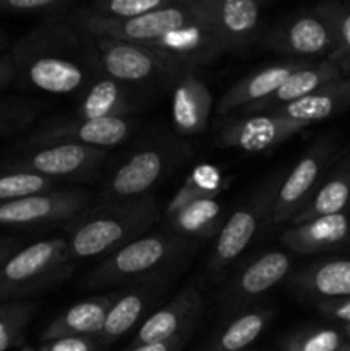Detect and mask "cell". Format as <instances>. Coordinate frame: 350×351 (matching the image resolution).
Returning a JSON list of instances; mask_svg holds the SVG:
<instances>
[{"label": "cell", "instance_id": "1", "mask_svg": "<svg viewBox=\"0 0 350 351\" xmlns=\"http://www.w3.org/2000/svg\"><path fill=\"white\" fill-rule=\"evenodd\" d=\"M16 82L27 91L81 96L102 75L95 38L67 14L34 24L10 48Z\"/></svg>", "mask_w": 350, "mask_h": 351}, {"label": "cell", "instance_id": "2", "mask_svg": "<svg viewBox=\"0 0 350 351\" xmlns=\"http://www.w3.org/2000/svg\"><path fill=\"white\" fill-rule=\"evenodd\" d=\"M160 219V206L153 195L134 201L100 204L72 221L67 239L74 261L108 257L127 243L146 235Z\"/></svg>", "mask_w": 350, "mask_h": 351}, {"label": "cell", "instance_id": "3", "mask_svg": "<svg viewBox=\"0 0 350 351\" xmlns=\"http://www.w3.org/2000/svg\"><path fill=\"white\" fill-rule=\"evenodd\" d=\"M194 242L172 232L146 233L102 261L84 280L86 288L129 287L161 278Z\"/></svg>", "mask_w": 350, "mask_h": 351}, {"label": "cell", "instance_id": "4", "mask_svg": "<svg viewBox=\"0 0 350 351\" xmlns=\"http://www.w3.org/2000/svg\"><path fill=\"white\" fill-rule=\"evenodd\" d=\"M74 263L65 237L23 247L0 267V302L26 300L50 290L72 273Z\"/></svg>", "mask_w": 350, "mask_h": 351}, {"label": "cell", "instance_id": "5", "mask_svg": "<svg viewBox=\"0 0 350 351\" xmlns=\"http://www.w3.org/2000/svg\"><path fill=\"white\" fill-rule=\"evenodd\" d=\"M95 45L102 74L141 89L150 96L154 91L172 89L180 75L189 71V67L146 45L110 38H95Z\"/></svg>", "mask_w": 350, "mask_h": 351}, {"label": "cell", "instance_id": "6", "mask_svg": "<svg viewBox=\"0 0 350 351\" xmlns=\"http://www.w3.org/2000/svg\"><path fill=\"white\" fill-rule=\"evenodd\" d=\"M259 43L290 62L328 60L336 48V31L323 3L280 17L263 31Z\"/></svg>", "mask_w": 350, "mask_h": 351}, {"label": "cell", "instance_id": "7", "mask_svg": "<svg viewBox=\"0 0 350 351\" xmlns=\"http://www.w3.org/2000/svg\"><path fill=\"white\" fill-rule=\"evenodd\" d=\"M189 147L178 141H160L148 144L112 171L102 192V204L134 201L150 195L154 185L160 184L189 154Z\"/></svg>", "mask_w": 350, "mask_h": 351}, {"label": "cell", "instance_id": "8", "mask_svg": "<svg viewBox=\"0 0 350 351\" xmlns=\"http://www.w3.org/2000/svg\"><path fill=\"white\" fill-rule=\"evenodd\" d=\"M199 16L201 14L196 7V0H175L172 5L165 9L126 21L103 19L89 12L84 5L75 7L69 12V17L91 36L148 45V47L170 31L180 29L194 23L196 19H199Z\"/></svg>", "mask_w": 350, "mask_h": 351}, {"label": "cell", "instance_id": "9", "mask_svg": "<svg viewBox=\"0 0 350 351\" xmlns=\"http://www.w3.org/2000/svg\"><path fill=\"white\" fill-rule=\"evenodd\" d=\"M283 178L273 175L257 187V191L235 209L222 225L213 252L209 256V271L215 274L229 267L249 247L263 223L271 221V209L278 187Z\"/></svg>", "mask_w": 350, "mask_h": 351}, {"label": "cell", "instance_id": "10", "mask_svg": "<svg viewBox=\"0 0 350 351\" xmlns=\"http://www.w3.org/2000/svg\"><path fill=\"white\" fill-rule=\"evenodd\" d=\"M108 149L81 144H55L19 151L0 165L5 171H27L51 180H86L102 168Z\"/></svg>", "mask_w": 350, "mask_h": 351}, {"label": "cell", "instance_id": "11", "mask_svg": "<svg viewBox=\"0 0 350 351\" xmlns=\"http://www.w3.org/2000/svg\"><path fill=\"white\" fill-rule=\"evenodd\" d=\"M137 122L132 119H103L84 120L78 117H60L41 122L36 129L31 130L26 139L19 144V151L36 149V147L55 146V144H81V146L108 147L126 143Z\"/></svg>", "mask_w": 350, "mask_h": 351}, {"label": "cell", "instance_id": "12", "mask_svg": "<svg viewBox=\"0 0 350 351\" xmlns=\"http://www.w3.org/2000/svg\"><path fill=\"white\" fill-rule=\"evenodd\" d=\"M335 149V139L331 136H323L302 154L278 187L277 199L271 209V225L280 226L292 221L304 209L326 177Z\"/></svg>", "mask_w": 350, "mask_h": 351}, {"label": "cell", "instance_id": "13", "mask_svg": "<svg viewBox=\"0 0 350 351\" xmlns=\"http://www.w3.org/2000/svg\"><path fill=\"white\" fill-rule=\"evenodd\" d=\"M91 194L84 189H51L41 194L27 195L0 204V226L7 228H36L62 221H74L88 211Z\"/></svg>", "mask_w": 350, "mask_h": 351}, {"label": "cell", "instance_id": "14", "mask_svg": "<svg viewBox=\"0 0 350 351\" xmlns=\"http://www.w3.org/2000/svg\"><path fill=\"white\" fill-rule=\"evenodd\" d=\"M196 5L220 38L225 53H244L264 31L261 0H196Z\"/></svg>", "mask_w": 350, "mask_h": 351}, {"label": "cell", "instance_id": "15", "mask_svg": "<svg viewBox=\"0 0 350 351\" xmlns=\"http://www.w3.org/2000/svg\"><path fill=\"white\" fill-rule=\"evenodd\" d=\"M304 129L305 125L302 123L292 122L273 113L239 117L220 125L215 144L222 149L266 153L297 136Z\"/></svg>", "mask_w": 350, "mask_h": 351}, {"label": "cell", "instance_id": "16", "mask_svg": "<svg viewBox=\"0 0 350 351\" xmlns=\"http://www.w3.org/2000/svg\"><path fill=\"white\" fill-rule=\"evenodd\" d=\"M202 311L201 291L187 287L178 291L168 304L154 311L139 326L130 345L167 341L182 335H191Z\"/></svg>", "mask_w": 350, "mask_h": 351}, {"label": "cell", "instance_id": "17", "mask_svg": "<svg viewBox=\"0 0 350 351\" xmlns=\"http://www.w3.org/2000/svg\"><path fill=\"white\" fill-rule=\"evenodd\" d=\"M148 93L102 74L78 98L75 115L84 120L129 119L148 99Z\"/></svg>", "mask_w": 350, "mask_h": 351}, {"label": "cell", "instance_id": "18", "mask_svg": "<svg viewBox=\"0 0 350 351\" xmlns=\"http://www.w3.org/2000/svg\"><path fill=\"white\" fill-rule=\"evenodd\" d=\"M150 47L168 55L172 60L189 69H196V71L201 65L211 64L222 55H226L220 38L216 36L211 26L202 19V16H199V19L180 29L170 31Z\"/></svg>", "mask_w": 350, "mask_h": 351}, {"label": "cell", "instance_id": "19", "mask_svg": "<svg viewBox=\"0 0 350 351\" xmlns=\"http://www.w3.org/2000/svg\"><path fill=\"white\" fill-rule=\"evenodd\" d=\"M292 257L283 250H270L247 264L230 287L225 298L226 311H244L249 302L277 287L290 274Z\"/></svg>", "mask_w": 350, "mask_h": 351}, {"label": "cell", "instance_id": "20", "mask_svg": "<svg viewBox=\"0 0 350 351\" xmlns=\"http://www.w3.org/2000/svg\"><path fill=\"white\" fill-rule=\"evenodd\" d=\"M165 288H167V281L161 276L141 281L129 290H120L119 297L110 307L102 332L98 335L103 348L106 350L117 339L127 335L143 319V315H146L148 308L153 307Z\"/></svg>", "mask_w": 350, "mask_h": 351}, {"label": "cell", "instance_id": "21", "mask_svg": "<svg viewBox=\"0 0 350 351\" xmlns=\"http://www.w3.org/2000/svg\"><path fill=\"white\" fill-rule=\"evenodd\" d=\"M213 95L196 69H189L172 88V122L184 137L198 136L208 127Z\"/></svg>", "mask_w": 350, "mask_h": 351}, {"label": "cell", "instance_id": "22", "mask_svg": "<svg viewBox=\"0 0 350 351\" xmlns=\"http://www.w3.org/2000/svg\"><path fill=\"white\" fill-rule=\"evenodd\" d=\"M343 75L340 74L338 69L331 64L329 60L321 62H304L301 67L295 72H292L290 77L277 89L271 96L261 99V101L254 103L249 108L242 110L239 113L240 117L247 115H264V113L277 112L281 106H287L290 103L299 101V99L305 98L311 93L318 91L328 82L342 79Z\"/></svg>", "mask_w": 350, "mask_h": 351}, {"label": "cell", "instance_id": "23", "mask_svg": "<svg viewBox=\"0 0 350 351\" xmlns=\"http://www.w3.org/2000/svg\"><path fill=\"white\" fill-rule=\"evenodd\" d=\"M281 245L292 252L319 254L350 245V215L323 216L292 225L280 237Z\"/></svg>", "mask_w": 350, "mask_h": 351}, {"label": "cell", "instance_id": "24", "mask_svg": "<svg viewBox=\"0 0 350 351\" xmlns=\"http://www.w3.org/2000/svg\"><path fill=\"white\" fill-rule=\"evenodd\" d=\"M122 290V288H120ZM120 290L78 302L54 319L41 332V343L72 336H98L106 321L110 307L119 297Z\"/></svg>", "mask_w": 350, "mask_h": 351}, {"label": "cell", "instance_id": "25", "mask_svg": "<svg viewBox=\"0 0 350 351\" xmlns=\"http://www.w3.org/2000/svg\"><path fill=\"white\" fill-rule=\"evenodd\" d=\"M304 62L285 60L280 64L268 65L253 72L247 77L237 81L232 88L226 89L218 103L220 115H230V113H240L242 110L249 108L254 103L268 98L273 95L288 77L292 72L297 71Z\"/></svg>", "mask_w": 350, "mask_h": 351}, {"label": "cell", "instance_id": "26", "mask_svg": "<svg viewBox=\"0 0 350 351\" xmlns=\"http://www.w3.org/2000/svg\"><path fill=\"white\" fill-rule=\"evenodd\" d=\"M290 285L318 302L350 297V259H326L307 264L290 276Z\"/></svg>", "mask_w": 350, "mask_h": 351}, {"label": "cell", "instance_id": "27", "mask_svg": "<svg viewBox=\"0 0 350 351\" xmlns=\"http://www.w3.org/2000/svg\"><path fill=\"white\" fill-rule=\"evenodd\" d=\"M347 108H350V77H342L328 82L299 101L281 106L273 112V115L309 127L312 123L333 119Z\"/></svg>", "mask_w": 350, "mask_h": 351}, {"label": "cell", "instance_id": "28", "mask_svg": "<svg viewBox=\"0 0 350 351\" xmlns=\"http://www.w3.org/2000/svg\"><path fill=\"white\" fill-rule=\"evenodd\" d=\"M335 215H350V156L338 161L323 178L304 209L290 223L301 225L311 219Z\"/></svg>", "mask_w": 350, "mask_h": 351}, {"label": "cell", "instance_id": "29", "mask_svg": "<svg viewBox=\"0 0 350 351\" xmlns=\"http://www.w3.org/2000/svg\"><path fill=\"white\" fill-rule=\"evenodd\" d=\"M273 319V311L268 307H256L240 311L235 317L229 319L218 331L213 332L201 351H247L257 341Z\"/></svg>", "mask_w": 350, "mask_h": 351}, {"label": "cell", "instance_id": "30", "mask_svg": "<svg viewBox=\"0 0 350 351\" xmlns=\"http://www.w3.org/2000/svg\"><path fill=\"white\" fill-rule=\"evenodd\" d=\"M168 232L196 242L218 235L222 230V202L218 199H199L167 216Z\"/></svg>", "mask_w": 350, "mask_h": 351}, {"label": "cell", "instance_id": "31", "mask_svg": "<svg viewBox=\"0 0 350 351\" xmlns=\"http://www.w3.org/2000/svg\"><path fill=\"white\" fill-rule=\"evenodd\" d=\"M226 187H229V182L225 180L222 171L215 165H198L189 171L184 184L168 201L167 208H165V218L199 199H216Z\"/></svg>", "mask_w": 350, "mask_h": 351}, {"label": "cell", "instance_id": "32", "mask_svg": "<svg viewBox=\"0 0 350 351\" xmlns=\"http://www.w3.org/2000/svg\"><path fill=\"white\" fill-rule=\"evenodd\" d=\"M34 312L36 305L33 302H0V351H9L23 345Z\"/></svg>", "mask_w": 350, "mask_h": 351}, {"label": "cell", "instance_id": "33", "mask_svg": "<svg viewBox=\"0 0 350 351\" xmlns=\"http://www.w3.org/2000/svg\"><path fill=\"white\" fill-rule=\"evenodd\" d=\"M174 2L175 0H95V2L86 3L84 7L89 12L103 19L126 21L156 12Z\"/></svg>", "mask_w": 350, "mask_h": 351}, {"label": "cell", "instance_id": "34", "mask_svg": "<svg viewBox=\"0 0 350 351\" xmlns=\"http://www.w3.org/2000/svg\"><path fill=\"white\" fill-rule=\"evenodd\" d=\"M57 180L27 173V171L0 170V204L51 191V189H57Z\"/></svg>", "mask_w": 350, "mask_h": 351}, {"label": "cell", "instance_id": "35", "mask_svg": "<svg viewBox=\"0 0 350 351\" xmlns=\"http://www.w3.org/2000/svg\"><path fill=\"white\" fill-rule=\"evenodd\" d=\"M323 7L331 17L336 31V48L328 60L343 77H350V3L326 2Z\"/></svg>", "mask_w": 350, "mask_h": 351}, {"label": "cell", "instance_id": "36", "mask_svg": "<svg viewBox=\"0 0 350 351\" xmlns=\"http://www.w3.org/2000/svg\"><path fill=\"white\" fill-rule=\"evenodd\" d=\"M345 343L342 329L309 328L283 339L280 351H336Z\"/></svg>", "mask_w": 350, "mask_h": 351}, {"label": "cell", "instance_id": "37", "mask_svg": "<svg viewBox=\"0 0 350 351\" xmlns=\"http://www.w3.org/2000/svg\"><path fill=\"white\" fill-rule=\"evenodd\" d=\"M41 112L36 99L5 98L0 99V137L26 129Z\"/></svg>", "mask_w": 350, "mask_h": 351}, {"label": "cell", "instance_id": "38", "mask_svg": "<svg viewBox=\"0 0 350 351\" xmlns=\"http://www.w3.org/2000/svg\"><path fill=\"white\" fill-rule=\"evenodd\" d=\"M71 0H0V16L40 17V21L71 12Z\"/></svg>", "mask_w": 350, "mask_h": 351}, {"label": "cell", "instance_id": "39", "mask_svg": "<svg viewBox=\"0 0 350 351\" xmlns=\"http://www.w3.org/2000/svg\"><path fill=\"white\" fill-rule=\"evenodd\" d=\"M40 351H105L98 336H72L41 343Z\"/></svg>", "mask_w": 350, "mask_h": 351}, {"label": "cell", "instance_id": "40", "mask_svg": "<svg viewBox=\"0 0 350 351\" xmlns=\"http://www.w3.org/2000/svg\"><path fill=\"white\" fill-rule=\"evenodd\" d=\"M318 311L325 317L335 319V321L343 322V324H350V297L319 302Z\"/></svg>", "mask_w": 350, "mask_h": 351}, {"label": "cell", "instance_id": "41", "mask_svg": "<svg viewBox=\"0 0 350 351\" xmlns=\"http://www.w3.org/2000/svg\"><path fill=\"white\" fill-rule=\"evenodd\" d=\"M191 335H182L167 341L148 343V345H129L124 351H180Z\"/></svg>", "mask_w": 350, "mask_h": 351}, {"label": "cell", "instance_id": "42", "mask_svg": "<svg viewBox=\"0 0 350 351\" xmlns=\"http://www.w3.org/2000/svg\"><path fill=\"white\" fill-rule=\"evenodd\" d=\"M16 82V67H14L12 55L9 51L0 53V93Z\"/></svg>", "mask_w": 350, "mask_h": 351}, {"label": "cell", "instance_id": "43", "mask_svg": "<svg viewBox=\"0 0 350 351\" xmlns=\"http://www.w3.org/2000/svg\"><path fill=\"white\" fill-rule=\"evenodd\" d=\"M19 249H23L21 239H17V237L14 235L0 237V267H2Z\"/></svg>", "mask_w": 350, "mask_h": 351}, {"label": "cell", "instance_id": "44", "mask_svg": "<svg viewBox=\"0 0 350 351\" xmlns=\"http://www.w3.org/2000/svg\"><path fill=\"white\" fill-rule=\"evenodd\" d=\"M7 45H9V38H7V34L0 29V53H2V51H7Z\"/></svg>", "mask_w": 350, "mask_h": 351}, {"label": "cell", "instance_id": "45", "mask_svg": "<svg viewBox=\"0 0 350 351\" xmlns=\"http://www.w3.org/2000/svg\"><path fill=\"white\" fill-rule=\"evenodd\" d=\"M342 332H343V335H345V338L350 339V324H343Z\"/></svg>", "mask_w": 350, "mask_h": 351}, {"label": "cell", "instance_id": "46", "mask_svg": "<svg viewBox=\"0 0 350 351\" xmlns=\"http://www.w3.org/2000/svg\"><path fill=\"white\" fill-rule=\"evenodd\" d=\"M336 351H350V343H343Z\"/></svg>", "mask_w": 350, "mask_h": 351}, {"label": "cell", "instance_id": "47", "mask_svg": "<svg viewBox=\"0 0 350 351\" xmlns=\"http://www.w3.org/2000/svg\"><path fill=\"white\" fill-rule=\"evenodd\" d=\"M17 351H40L38 348H30V346H24V348L17 350Z\"/></svg>", "mask_w": 350, "mask_h": 351}, {"label": "cell", "instance_id": "48", "mask_svg": "<svg viewBox=\"0 0 350 351\" xmlns=\"http://www.w3.org/2000/svg\"><path fill=\"white\" fill-rule=\"evenodd\" d=\"M247 351H266V350H253V348H250V350H247Z\"/></svg>", "mask_w": 350, "mask_h": 351}]
</instances>
